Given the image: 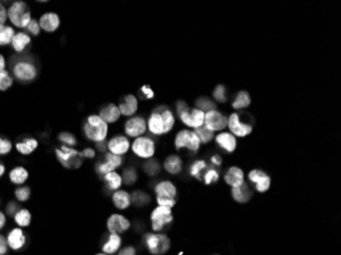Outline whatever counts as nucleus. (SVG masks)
<instances>
[{
	"label": "nucleus",
	"mask_w": 341,
	"mask_h": 255,
	"mask_svg": "<svg viewBox=\"0 0 341 255\" xmlns=\"http://www.w3.org/2000/svg\"><path fill=\"white\" fill-rule=\"evenodd\" d=\"M13 75L19 82L28 84L33 82L37 78L38 68L30 56H18L17 59L14 60Z\"/></svg>",
	"instance_id": "nucleus-1"
},
{
	"label": "nucleus",
	"mask_w": 341,
	"mask_h": 255,
	"mask_svg": "<svg viewBox=\"0 0 341 255\" xmlns=\"http://www.w3.org/2000/svg\"><path fill=\"white\" fill-rule=\"evenodd\" d=\"M83 132L88 140L98 143L105 140L108 133V126L99 116L92 115L86 119Z\"/></svg>",
	"instance_id": "nucleus-2"
},
{
	"label": "nucleus",
	"mask_w": 341,
	"mask_h": 255,
	"mask_svg": "<svg viewBox=\"0 0 341 255\" xmlns=\"http://www.w3.org/2000/svg\"><path fill=\"white\" fill-rule=\"evenodd\" d=\"M8 16L11 23L17 28L26 29L32 18L28 6L24 2H15L8 10Z\"/></svg>",
	"instance_id": "nucleus-3"
},
{
	"label": "nucleus",
	"mask_w": 341,
	"mask_h": 255,
	"mask_svg": "<svg viewBox=\"0 0 341 255\" xmlns=\"http://www.w3.org/2000/svg\"><path fill=\"white\" fill-rule=\"evenodd\" d=\"M55 154L58 161L67 168H78L83 163L81 152L72 147L63 145L55 149Z\"/></svg>",
	"instance_id": "nucleus-4"
},
{
	"label": "nucleus",
	"mask_w": 341,
	"mask_h": 255,
	"mask_svg": "<svg viewBox=\"0 0 341 255\" xmlns=\"http://www.w3.org/2000/svg\"><path fill=\"white\" fill-rule=\"evenodd\" d=\"M144 241L149 252L154 255H162L171 247V240L165 234H146Z\"/></svg>",
	"instance_id": "nucleus-5"
},
{
	"label": "nucleus",
	"mask_w": 341,
	"mask_h": 255,
	"mask_svg": "<svg viewBox=\"0 0 341 255\" xmlns=\"http://www.w3.org/2000/svg\"><path fill=\"white\" fill-rule=\"evenodd\" d=\"M200 141L194 132L188 130L180 131L175 138V146L177 149L188 148L192 152H197Z\"/></svg>",
	"instance_id": "nucleus-6"
},
{
	"label": "nucleus",
	"mask_w": 341,
	"mask_h": 255,
	"mask_svg": "<svg viewBox=\"0 0 341 255\" xmlns=\"http://www.w3.org/2000/svg\"><path fill=\"white\" fill-rule=\"evenodd\" d=\"M151 222H152V229L156 232L162 231L165 226L171 224L174 220L172 208L166 206H158L151 212Z\"/></svg>",
	"instance_id": "nucleus-7"
},
{
	"label": "nucleus",
	"mask_w": 341,
	"mask_h": 255,
	"mask_svg": "<svg viewBox=\"0 0 341 255\" xmlns=\"http://www.w3.org/2000/svg\"><path fill=\"white\" fill-rule=\"evenodd\" d=\"M123 164V157L120 155L112 154L110 152L106 153L103 161L96 163V172L98 175H106L110 172H113L116 168L120 167Z\"/></svg>",
	"instance_id": "nucleus-8"
},
{
	"label": "nucleus",
	"mask_w": 341,
	"mask_h": 255,
	"mask_svg": "<svg viewBox=\"0 0 341 255\" xmlns=\"http://www.w3.org/2000/svg\"><path fill=\"white\" fill-rule=\"evenodd\" d=\"M132 150L138 157L150 158L156 152V145L148 137H138L132 144Z\"/></svg>",
	"instance_id": "nucleus-9"
},
{
	"label": "nucleus",
	"mask_w": 341,
	"mask_h": 255,
	"mask_svg": "<svg viewBox=\"0 0 341 255\" xmlns=\"http://www.w3.org/2000/svg\"><path fill=\"white\" fill-rule=\"evenodd\" d=\"M206 129L210 131H221L228 126V118L218 111H210L204 115V123Z\"/></svg>",
	"instance_id": "nucleus-10"
},
{
	"label": "nucleus",
	"mask_w": 341,
	"mask_h": 255,
	"mask_svg": "<svg viewBox=\"0 0 341 255\" xmlns=\"http://www.w3.org/2000/svg\"><path fill=\"white\" fill-rule=\"evenodd\" d=\"M179 118L183 124L195 129L200 128L204 123V113L197 108L190 110L188 107L179 115Z\"/></svg>",
	"instance_id": "nucleus-11"
},
{
	"label": "nucleus",
	"mask_w": 341,
	"mask_h": 255,
	"mask_svg": "<svg viewBox=\"0 0 341 255\" xmlns=\"http://www.w3.org/2000/svg\"><path fill=\"white\" fill-rule=\"evenodd\" d=\"M230 131L237 137H245L253 132V127L250 124L242 123L237 114H232L228 119Z\"/></svg>",
	"instance_id": "nucleus-12"
},
{
	"label": "nucleus",
	"mask_w": 341,
	"mask_h": 255,
	"mask_svg": "<svg viewBox=\"0 0 341 255\" xmlns=\"http://www.w3.org/2000/svg\"><path fill=\"white\" fill-rule=\"evenodd\" d=\"M146 131V121L142 117H133L125 124V132L130 137H140Z\"/></svg>",
	"instance_id": "nucleus-13"
},
{
	"label": "nucleus",
	"mask_w": 341,
	"mask_h": 255,
	"mask_svg": "<svg viewBox=\"0 0 341 255\" xmlns=\"http://www.w3.org/2000/svg\"><path fill=\"white\" fill-rule=\"evenodd\" d=\"M106 226L111 234H120L127 231L130 228L131 223L121 214H111L107 220Z\"/></svg>",
	"instance_id": "nucleus-14"
},
{
	"label": "nucleus",
	"mask_w": 341,
	"mask_h": 255,
	"mask_svg": "<svg viewBox=\"0 0 341 255\" xmlns=\"http://www.w3.org/2000/svg\"><path fill=\"white\" fill-rule=\"evenodd\" d=\"M249 179L256 184V189L261 193L268 191L271 187V178L261 169L252 171L249 175Z\"/></svg>",
	"instance_id": "nucleus-15"
},
{
	"label": "nucleus",
	"mask_w": 341,
	"mask_h": 255,
	"mask_svg": "<svg viewBox=\"0 0 341 255\" xmlns=\"http://www.w3.org/2000/svg\"><path fill=\"white\" fill-rule=\"evenodd\" d=\"M107 148L110 153L121 156L128 152L130 148V142L125 136H116L108 141Z\"/></svg>",
	"instance_id": "nucleus-16"
},
{
	"label": "nucleus",
	"mask_w": 341,
	"mask_h": 255,
	"mask_svg": "<svg viewBox=\"0 0 341 255\" xmlns=\"http://www.w3.org/2000/svg\"><path fill=\"white\" fill-rule=\"evenodd\" d=\"M9 247L15 251L22 249L27 242L26 236L24 234V231L21 228H15L13 229L7 237Z\"/></svg>",
	"instance_id": "nucleus-17"
},
{
	"label": "nucleus",
	"mask_w": 341,
	"mask_h": 255,
	"mask_svg": "<svg viewBox=\"0 0 341 255\" xmlns=\"http://www.w3.org/2000/svg\"><path fill=\"white\" fill-rule=\"evenodd\" d=\"M39 25L43 31L47 33H52L58 29L60 25V20L55 13H46L40 18Z\"/></svg>",
	"instance_id": "nucleus-18"
},
{
	"label": "nucleus",
	"mask_w": 341,
	"mask_h": 255,
	"mask_svg": "<svg viewBox=\"0 0 341 255\" xmlns=\"http://www.w3.org/2000/svg\"><path fill=\"white\" fill-rule=\"evenodd\" d=\"M226 183L232 186L233 188H237L244 183V174L242 169L237 166H232L228 169V172L225 175Z\"/></svg>",
	"instance_id": "nucleus-19"
},
{
	"label": "nucleus",
	"mask_w": 341,
	"mask_h": 255,
	"mask_svg": "<svg viewBox=\"0 0 341 255\" xmlns=\"http://www.w3.org/2000/svg\"><path fill=\"white\" fill-rule=\"evenodd\" d=\"M99 117L102 119V121H104L106 124H112V123H116L120 117H121V113L119 107L113 104V103H109L107 105H104L100 112H99Z\"/></svg>",
	"instance_id": "nucleus-20"
},
{
	"label": "nucleus",
	"mask_w": 341,
	"mask_h": 255,
	"mask_svg": "<svg viewBox=\"0 0 341 255\" xmlns=\"http://www.w3.org/2000/svg\"><path fill=\"white\" fill-rule=\"evenodd\" d=\"M121 115L125 117L133 116L138 110V100L134 95H126L119 106Z\"/></svg>",
	"instance_id": "nucleus-21"
},
{
	"label": "nucleus",
	"mask_w": 341,
	"mask_h": 255,
	"mask_svg": "<svg viewBox=\"0 0 341 255\" xmlns=\"http://www.w3.org/2000/svg\"><path fill=\"white\" fill-rule=\"evenodd\" d=\"M153 113L161 114L163 123H164V134H168L172 131L174 125H175V117L172 113V111L169 110L168 106L161 105L153 110Z\"/></svg>",
	"instance_id": "nucleus-22"
},
{
	"label": "nucleus",
	"mask_w": 341,
	"mask_h": 255,
	"mask_svg": "<svg viewBox=\"0 0 341 255\" xmlns=\"http://www.w3.org/2000/svg\"><path fill=\"white\" fill-rule=\"evenodd\" d=\"M216 144L227 152H233L237 147V142L235 137L230 133H221L215 138Z\"/></svg>",
	"instance_id": "nucleus-23"
},
{
	"label": "nucleus",
	"mask_w": 341,
	"mask_h": 255,
	"mask_svg": "<svg viewBox=\"0 0 341 255\" xmlns=\"http://www.w3.org/2000/svg\"><path fill=\"white\" fill-rule=\"evenodd\" d=\"M11 44L17 53H22L31 44V37L25 32H18L15 34Z\"/></svg>",
	"instance_id": "nucleus-24"
},
{
	"label": "nucleus",
	"mask_w": 341,
	"mask_h": 255,
	"mask_svg": "<svg viewBox=\"0 0 341 255\" xmlns=\"http://www.w3.org/2000/svg\"><path fill=\"white\" fill-rule=\"evenodd\" d=\"M154 192L157 197H169V198H176L177 189L175 185L170 181H163L160 182L154 187Z\"/></svg>",
	"instance_id": "nucleus-25"
},
{
	"label": "nucleus",
	"mask_w": 341,
	"mask_h": 255,
	"mask_svg": "<svg viewBox=\"0 0 341 255\" xmlns=\"http://www.w3.org/2000/svg\"><path fill=\"white\" fill-rule=\"evenodd\" d=\"M112 202L119 209H127L131 205L130 194L124 190H118L112 194Z\"/></svg>",
	"instance_id": "nucleus-26"
},
{
	"label": "nucleus",
	"mask_w": 341,
	"mask_h": 255,
	"mask_svg": "<svg viewBox=\"0 0 341 255\" xmlns=\"http://www.w3.org/2000/svg\"><path fill=\"white\" fill-rule=\"evenodd\" d=\"M232 196L234 198L235 201L239 202V203H245L249 202L250 199L253 196V192L250 189L249 185L243 183L241 186L237 187V188H233L232 189Z\"/></svg>",
	"instance_id": "nucleus-27"
},
{
	"label": "nucleus",
	"mask_w": 341,
	"mask_h": 255,
	"mask_svg": "<svg viewBox=\"0 0 341 255\" xmlns=\"http://www.w3.org/2000/svg\"><path fill=\"white\" fill-rule=\"evenodd\" d=\"M166 171L172 175H178L182 171V159L178 155H170L165 160Z\"/></svg>",
	"instance_id": "nucleus-28"
},
{
	"label": "nucleus",
	"mask_w": 341,
	"mask_h": 255,
	"mask_svg": "<svg viewBox=\"0 0 341 255\" xmlns=\"http://www.w3.org/2000/svg\"><path fill=\"white\" fill-rule=\"evenodd\" d=\"M121 244H122V239L118 234H110L108 237V240L102 246V251L105 254H113L119 250V248L121 247Z\"/></svg>",
	"instance_id": "nucleus-29"
},
{
	"label": "nucleus",
	"mask_w": 341,
	"mask_h": 255,
	"mask_svg": "<svg viewBox=\"0 0 341 255\" xmlns=\"http://www.w3.org/2000/svg\"><path fill=\"white\" fill-rule=\"evenodd\" d=\"M29 177V173L24 166H17L10 173V180L15 185H23Z\"/></svg>",
	"instance_id": "nucleus-30"
},
{
	"label": "nucleus",
	"mask_w": 341,
	"mask_h": 255,
	"mask_svg": "<svg viewBox=\"0 0 341 255\" xmlns=\"http://www.w3.org/2000/svg\"><path fill=\"white\" fill-rule=\"evenodd\" d=\"M38 147V141L34 138H26L23 141L16 144V149L23 155H29L33 153Z\"/></svg>",
	"instance_id": "nucleus-31"
},
{
	"label": "nucleus",
	"mask_w": 341,
	"mask_h": 255,
	"mask_svg": "<svg viewBox=\"0 0 341 255\" xmlns=\"http://www.w3.org/2000/svg\"><path fill=\"white\" fill-rule=\"evenodd\" d=\"M148 129L153 135L164 134V123L161 114L152 113L148 119Z\"/></svg>",
	"instance_id": "nucleus-32"
},
{
	"label": "nucleus",
	"mask_w": 341,
	"mask_h": 255,
	"mask_svg": "<svg viewBox=\"0 0 341 255\" xmlns=\"http://www.w3.org/2000/svg\"><path fill=\"white\" fill-rule=\"evenodd\" d=\"M103 181L105 182L107 190H110V191L118 190L123 184V180H122L121 176L116 172H110V173L104 175L103 176Z\"/></svg>",
	"instance_id": "nucleus-33"
},
{
	"label": "nucleus",
	"mask_w": 341,
	"mask_h": 255,
	"mask_svg": "<svg viewBox=\"0 0 341 255\" xmlns=\"http://www.w3.org/2000/svg\"><path fill=\"white\" fill-rule=\"evenodd\" d=\"M15 29L11 26H0V46H7L12 43L15 36Z\"/></svg>",
	"instance_id": "nucleus-34"
},
{
	"label": "nucleus",
	"mask_w": 341,
	"mask_h": 255,
	"mask_svg": "<svg viewBox=\"0 0 341 255\" xmlns=\"http://www.w3.org/2000/svg\"><path fill=\"white\" fill-rule=\"evenodd\" d=\"M31 212L26 209V208H21L15 215H14V220L16 222V224L20 227V228H26L29 227L31 224Z\"/></svg>",
	"instance_id": "nucleus-35"
},
{
	"label": "nucleus",
	"mask_w": 341,
	"mask_h": 255,
	"mask_svg": "<svg viewBox=\"0 0 341 255\" xmlns=\"http://www.w3.org/2000/svg\"><path fill=\"white\" fill-rule=\"evenodd\" d=\"M130 197L131 203H133L137 207H143L150 202V196L141 190L134 191Z\"/></svg>",
	"instance_id": "nucleus-36"
},
{
	"label": "nucleus",
	"mask_w": 341,
	"mask_h": 255,
	"mask_svg": "<svg viewBox=\"0 0 341 255\" xmlns=\"http://www.w3.org/2000/svg\"><path fill=\"white\" fill-rule=\"evenodd\" d=\"M252 102L251 96L249 94V92L246 91H240L238 92V94L236 95V98L234 99L232 106L235 110H241V108H245L247 107Z\"/></svg>",
	"instance_id": "nucleus-37"
},
{
	"label": "nucleus",
	"mask_w": 341,
	"mask_h": 255,
	"mask_svg": "<svg viewBox=\"0 0 341 255\" xmlns=\"http://www.w3.org/2000/svg\"><path fill=\"white\" fill-rule=\"evenodd\" d=\"M207 167V164L204 160H195L189 167L190 176L196 178L197 180H201V175L204 169Z\"/></svg>",
	"instance_id": "nucleus-38"
},
{
	"label": "nucleus",
	"mask_w": 341,
	"mask_h": 255,
	"mask_svg": "<svg viewBox=\"0 0 341 255\" xmlns=\"http://www.w3.org/2000/svg\"><path fill=\"white\" fill-rule=\"evenodd\" d=\"M14 84V78L8 70L0 71V91L9 90Z\"/></svg>",
	"instance_id": "nucleus-39"
},
{
	"label": "nucleus",
	"mask_w": 341,
	"mask_h": 255,
	"mask_svg": "<svg viewBox=\"0 0 341 255\" xmlns=\"http://www.w3.org/2000/svg\"><path fill=\"white\" fill-rule=\"evenodd\" d=\"M143 169L148 176H156L161 171V164L157 159H148L143 164Z\"/></svg>",
	"instance_id": "nucleus-40"
},
{
	"label": "nucleus",
	"mask_w": 341,
	"mask_h": 255,
	"mask_svg": "<svg viewBox=\"0 0 341 255\" xmlns=\"http://www.w3.org/2000/svg\"><path fill=\"white\" fill-rule=\"evenodd\" d=\"M195 104H196V107L197 110L201 111V112H210V111H214L215 110V103L207 98V97H200L198 98L196 101H195Z\"/></svg>",
	"instance_id": "nucleus-41"
},
{
	"label": "nucleus",
	"mask_w": 341,
	"mask_h": 255,
	"mask_svg": "<svg viewBox=\"0 0 341 255\" xmlns=\"http://www.w3.org/2000/svg\"><path fill=\"white\" fill-rule=\"evenodd\" d=\"M194 133L199 138V141L203 144H207L213 138V132L206 129L204 126H201L200 128H197Z\"/></svg>",
	"instance_id": "nucleus-42"
},
{
	"label": "nucleus",
	"mask_w": 341,
	"mask_h": 255,
	"mask_svg": "<svg viewBox=\"0 0 341 255\" xmlns=\"http://www.w3.org/2000/svg\"><path fill=\"white\" fill-rule=\"evenodd\" d=\"M137 179H138V175L134 167H127L124 169L122 180L126 185L128 186L133 185L137 181Z\"/></svg>",
	"instance_id": "nucleus-43"
},
{
	"label": "nucleus",
	"mask_w": 341,
	"mask_h": 255,
	"mask_svg": "<svg viewBox=\"0 0 341 255\" xmlns=\"http://www.w3.org/2000/svg\"><path fill=\"white\" fill-rule=\"evenodd\" d=\"M16 198L21 202H26L31 196V189L28 186H21L15 190Z\"/></svg>",
	"instance_id": "nucleus-44"
},
{
	"label": "nucleus",
	"mask_w": 341,
	"mask_h": 255,
	"mask_svg": "<svg viewBox=\"0 0 341 255\" xmlns=\"http://www.w3.org/2000/svg\"><path fill=\"white\" fill-rule=\"evenodd\" d=\"M58 141L64 143V145L66 146H69V147H73L75 145H77V139L76 137L72 134V133H69V132H63L58 135L57 137Z\"/></svg>",
	"instance_id": "nucleus-45"
},
{
	"label": "nucleus",
	"mask_w": 341,
	"mask_h": 255,
	"mask_svg": "<svg viewBox=\"0 0 341 255\" xmlns=\"http://www.w3.org/2000/svg\"><path fill=\"white\" fill-rule=\"evenodd\" d=\"M213 98L222 103H225L227 101V95H226V87L224 85H218L212 92Z\"/></svg>",
	"instance_id": "nucleus-46"
},
{
	"label": "nucleus",
	"mask_w": 341,
	"mask_h": 255,
	"mask_svg": "<svg viewBox=\"0 0 341 255\" xmlns=\"http://www.w3.org/2000/svg\"><path fill=\"white\" fill-rule=\"evenodd\" d=\"M203 180L205 185H210L211 183H214L219 180V173L216 169L214 168H208L207 171L205 172V174L203 175Z\"/></svg>",
	"instance_id": "nucleus-47"
},
{
	"label": "nucleus",
	"mask_w": 341,
	"mask_h": 255,
	"mask_svg": "<svg viewBox=\"0 0 341 255\" xmlns=\"http://www.w3.org/2000/svg\"><path fill=\"white\" fill-rule=\"evenodd\" d=\"M13 149L12 142L4 137H0V155H7Z\"/></svg>",
	"instance_id": "nucleus-48"
},
{
	"label": "nucleus",
	"mask_w": 341,
	"mask_h": 255,
	"mask_svg": "<svg viewBox=\"0 0 341 255\" xmlns=\"http://www.w3.org/2000/svg\"><path fill=\"white\" fill-rule=\"evenodd\" d=\"M26 30L32 36H38L39 33H40V31H41V28H40L39 23L35 19H32L31 22H30V24L27 26Z\"/></svg>",
	"instance_id": "nucleus-49"
},
{
	"label": "nucleus",
	"mask_w": 341,
	"mask_h": 255,
	"mask_svg": "<svg viewBox=\"0 0 341 255\" xmlns=\"http://www.w3.org/2000/svg\"><path fill=\"white\" fill-rule=\"evenodd\" d=\"M157 201L160 206H166L172 208L176 204V199L169 198V197H157Z\"/></svg>",
	"instance_id": "nucleus-50"
},
{
	"label": "nucleus",
	"mask_w": 341,
	"mask_h": 255,
	"mask_svg": "<svg viewBox=\"0 0 341 255\" xmlns=\"http://www.w3.org/2000/svg\"><path fill=\"white\" fill-rule=\"evenodd\" d=\"M20 209H21V208H20V205H19L17 202H15V201L10 202V203L7 205V208H6L7 213H8L10 216H14Z\"/></svg>",
	"instance_id": "nucleus-51"
},
{
	"label": "nucleus",
	"mask_w": 341,
	"mask_h": 255,
	"mask_svg": "<svg viewBox=\"0 0 341 255\" xmlns=\"http://www.w3.org/2000/svg\"><path fill=\"white\" fill-rule=\"evenodd\" d=\"M9 251V244L7 237L3 234H0V255H6Z\"/></svg>",
	"instance_id": "nucleus-52"
},
{
	"label": "nucleus",
	"mask_w": 341,
	"mask_h": 255,
	"mask_svg": "<svg viewBox=\"0 0 341 255\" xmlns=\"http://www.w3.org/2000/svg\"><path fill=\"white\" fill-rule=\"evenodd\" d=\"M139 94H140V95H143V98H145V99H151V98H153V96H154L153 91L151 90V88H150L149 86H147V85H145V86H143V87L141 88Z\"/></svg>",
	"instance_id": "nucleus-53"
},
{
	"label": "nucleus",
	"mask_w": 341,
	"mask_h": 255,
	"mask_svg": "<svg viewBox=\"0 0 341 255\" xmlns=\"http://www.w3.org/2000/svg\"><path fill=\"white\" fill-rule=\"evenodd\" d=\"M9 19L8 16V10L5 8V6L0 3V26H3L7 23Z\"/></svg>",
	"instance_id": "nucleus-54"
},
{
	"label": "nucleus",
	"mask_w": 341,
	"mask_h": 255,
	"mask_svg": "<svg viewBox=\"0 0 341 255\" xmlns=\"http://www.w3.org/2000/svg\"><path fill=\"white\" fill-rule=\"evenodd\" d=\"M119 255H136V249L132 246H127L120 251Z\"/></svg>",
	"instance_id": "nucleus-55"
},
{
	"label": "nucleus",
	"mask_w": 341,
	"mask_h": 255,
	"mask_svg": "<svg viewBox=\"0 0 341 255\" xmlns=\"http://www.w3.org/2000/svg\"><path fill=\"white\" fill-rule=\"evenodd\" d=\"M81 155L83 158H93L95 156V150L92 148H85L81 152Z\"/></svg>",
	"instance_id": "nucleus-56"
},
{
	"label": "nucleus",
	"mask_w": 341,
	"mask_h": 255,
	"mask_svg": "<svg viewBox=\"0 0 341 255\" xmlns=\"http://www.w3.org/2000/svg\"><path fill=\"white\" fill-rule=\"evenodd\" d=\"M187 108H188V105H187V103H186L185 101H183V100H179V101L177 102L176 110H177V114H178V116H179L181 113H183L184 111H186Z\"/></svg>",
	"instance_id": "nucleus-57"
},
{
	"label": "nucleus",
	"mask_w": 341,
	"mask_h": 255,
	"mask_svg": "<svg viewBox=\"0 0 341 255\" xmlns=\"http://www.w3.org/2000/svg\"><path fill=\"white\" fill-rule=\"evenodd\" d=\"M210 161H211V163H212V164H214V165L219 166V165H221V164H222V157H221L220 155H218V154H215V155H212V156H211V158H210Z\"/></svg>",
	"instance_id": "nucleus-58"
},
{
	"label": "nucleus",
	"mask_w": 341,
	"mask_h": 255,
	"mask_svg": "<svg viewBox=\"0 0 341 255\" xmlns=\"http://www.w3.org/2000/svg\"><path fill=\"white\" fill-rule=\"evenodd\" d=\"M6 224H7V216L3 211H0V230H3L5 228Z\"/></svg>",
	"instance_id": "nucleus-59"
},
{
	"label": "nucleus",
	"mask_w": 341,
	"mask_h": 255,
	"mask_svg": "<svg viewBox=\"0 0 341 255\" xmlns=\"http://www.w3.org/2000/svg\"><path fill=\"white\" fill-rule=\"evenodd\" d=\"M96 147H97V149H98L99 151L103 152V151L106 150L107 145H106V143H105L104 141H102V142H98V143H96Z\"/></svg>",
	"instance_id": "nucleus-60"
},
{
	"label": "nucleus",
	"mask_w": 341,
	"mask_h": 255,
	"mask_svg": "<svg viewBox=\"0 0 341 255\" xmlns=\"http://www.w3.org/2000/svg\"><path fill=\"white\" fill-rule=\"evenodd\" d=\"M6 65H7L6 58H5V56L3 54H0V71L6 69Z\"/></svg>",
	"instance_id": "nucleus-61"
},
{
	"label": "nucleus",
	"mask_w": 341,
	"mask_h": 255,
	"mask_svg": "<svg viewBox=\"0 0 341 255\" xmlns=\"http://www.w3.org/2000/svg\"><path fill=\"white\" fill-rule=\"evenodd\" d=\"M6 173V166L5 164H3L2 162H0V178H2Z\"/></svg>",
	"instance_id": "nucleus-62"
},
{
	"label": "nucleus",
	"mask_w": 341,
	"mask_h": 255,
	"mask_svg": "<svg viewBox=\"0 0 341 255\" xmlns=\"http://www.w3.org/2000/svg\"><path fill=\"white\" fill-rule=\"evenodd\" d=\"M96 255H107V254H105V253H99V254H96Z\"/></svg>",
	"instance_id": "nucleus-63"
}]
</instances>
